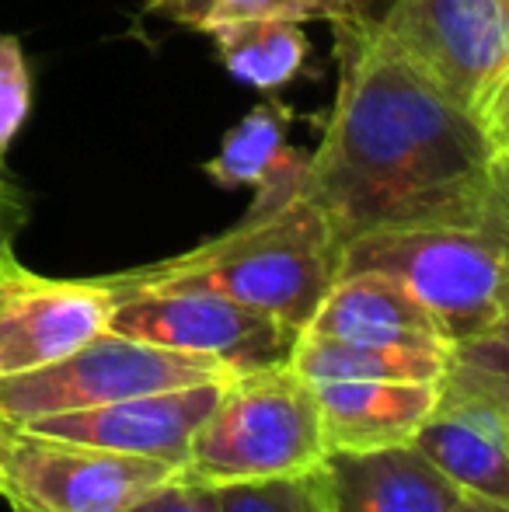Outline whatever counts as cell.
<instances>
[{"mask_svg": "<svg viewBox=\"0 0 509 512\" xmlns=\"http://www.w3.org/2000/svg\"><path fill=\"white\" fill-rule=\"evenodd\" d=\"M335 32L339 91L304 196L339 244L381 227H509V143L450 102L377 18Z\"/></svg>", "mask_w": 509, "mask_h": 512, "instance_id": "cell-1", "label": "cell"}, {"mask_svg": "<svg viewBox=\"0 0 509 512\" xmlns=\"http://www.w3.org/2000/svg\"><path fill=\"white\" fill-rule=\"evenodd\" d=\"M339 276V237L307 196L248 206L234 227L182 255L102 276L112 293L213 290L304 331Z\"/></svg>", "mask_w": 509, "mask_h": 512, "instance_id": "cell-2", "label": "cell"}, {"mask_svg": "<svg viewBox=\"0 0 509 512\" xmlns=\"http://www.w3.org/2000/svg\"><path fill=\"white\" fill-rule=\"evenodd\" d=\"M506 255L509 227H381L339 244V276L384 272L398 279L436 317L447 342H461L509 331Z\"/></svg>", "mask_w": 509, "mask_h": 512, "instance_id": "cell-3", "label": "cell"}, {"mask_svg": "<svg viewBox=\"0 0 509 512\" xmlns=\"http://www.w3.org/2000/svg\"><path fill=\"white\" fill-rule=\"evenodd\" d=\"M325 457L314 384L290 363L238 370L196 425L182 478L206 488L307 474Z\"/></svg>", "mask_w": 509, "mask_h": 512, "instance_id": "cell-4", "label": "cell"}, {"mask_svg": "<svg viewBox=\"0 0 509 512\" xmlns=\"http://www.w3.org/2000/svg\"><path fill=\"white\" fill-rule=\"evenodd\" d=\"M412 446L457 488L509 502V338L450 342L436 401Z\"/></svg>", "mask_w": 509, "mask_h": 512, "instance_id": "cell-5", "label": "cell"}, {"mask_svg": "<svg viewBox=\"0 0 509 512\" xmlns=\"http://www.w3.org/2000/svg\"><path fill=\"white\" fill-rule=\"evenodd\" d=\"M377 25L450 102L509 143V0H394Z\"/></svg>", "mask_w": 509, "mask_h": 512, "instance_id": "cell-6", "label": "cell"}, {"mask_svg": "<svg viewBox=\"0 0 509 512\" xmlns=\"http://www.w3.org/2000/svg\"><path fill=\"white\" fill-rule=\"evenodd\" d=\"M231 373L238 370L217 359L189 356L105 328L56 363L18 377H0V422L21 425L42 415L102 408L136 394L224 380Z\"/></svg>", "mask_w": 509, "mask_h": 512, "instance_id": "cell-7", "label": "cell"}, {"mask_svg": "<svg viewBox=\"0 0 509 512\" xmlns=\"http://www.w3.org/2000/svg\"><path fill=\"white\" fill-rule=\"evenodd\" d=\"M4 425V422H0ZM182 481V467L4 425L0 499L14 512H126Z\"/></svg>", "mask_w": 509, "mask_h": 512, "instance_id": "cell-8", "label": "cell"}, {"mask_svg": "<svg viewBox=\"0 0 509 512\" xmlns=\"http://www.w3.org/2000/svg\"><path fill=\"white\" fill-rule=\"evenodd\" d=\"M112 293V290H109ZM109 328L164 349L206 356L231 370L286 363L300 331L213 290L112 293Z\"/></svg>", "mask_w": 509, "mask_h": 512, "instance_id": "cell-9", "label": "cell"}, {"mask_svg": "<svg viewBox=\"0 0 509 512\" xmlns=\"http://www.w3.org/2000/svg\"><path fill=\"white\" fill-rule=\"evenodd\" d=\"M112 293L102 279H49L0 244V377L39 370L109 328Z\"/></svg>", "mask_w": 509, "mask_h": 512, "instance_id": "cell-10", "label": "cell"}, {"mask_svg": "<svg viewBox=\"0 0 509 512\" xmlns=\"http://www.w3.org/2000/svg\"><path fill=\"white\" fill-rule=\"evenodd\" d=\"M224 380L136 394V398L112 401V405L102 408L42 415L32 418V422H21L18 429L39 432V436L70 439V443L102 446V450L168 460V464L182 467L185 453H189L192 432L206 418V411L213 408Z\"/></svg>", "mask_w": 509, "mask_h": 512, "instance_id": "cell-11", "label": "cell"}, {"mask_svg": "<svg viewBox=\"0 0 509 512\" xmlns=\"http://www.w3.org/2000/svg\"><path fill=\"white\" fill-rule=\"evenodd\" d=\"M332 512H457L464 488L412 443L384 450H328L321 457Z\"/></svg>", "mask_w": 509, "mask_h": 512, "instance_id": "cell-12", "label": "cell"}, {"mask_svg": "<svg viewBox=\"0 0 509 512\" xmlns=\"http://www.w3.org/2000/svg\"><path fill=\"white\" fill-rule=\"evenodd\" d=\"M307 335L342 338L363 345H391L415 352H447L450 342L398 279L384 272H346L335 276L332 290L307 321Z\"/></svg>", "mask_w": 509, "mask_h": 512, "instance_id": "cell-13", "label": "cell"}, {"mask_svg": "<svg viewBox=\"0 0 509 512\" xmlns=\"http://www.w3.org/2000/svg\"><path fill=\"white\" fill-rule=\"evenodd\" d=\"M321 439L328 450L405 446L426 422L436 384L401 380H321L314 384Z\"/></svg>", "mask_w": 509, "mask_h": 512, "instance_id": "cell-14", "label": "cell"}, {"mask_svg": "<svg viewBox=\"0 0 509 512\" xmlns=\"http://www.w3.org/2000/svg\"><path fill=\"white\" fill-rule=\"evenodd\" d=\"M293 112L279 102H258L245 119L224 133L220 150L203 164L220 189H255L252 206H276L304 196L311 154L290 143Z\"/></svg>", "mask_w": 509, "mask_h": 512, "instance_id": "cell-15", "label": "cell"}, {"mask_svg": "<svg viewBox=\"0 0 509 512\" xmlns=\"http://www.w3.org/2000/svg\"><path fill=\"white\" fill-rule=\"evenodd\" d=\"M206 35L231 81L258 95H276L293 84L311 56L304 21L290 18H231L213 25Z\"/></svg>", "mask_w": 509, "mask_h": 512, "instance_id": "cell-16", "label": "cell"}, {"mask_svg": "<svg viewBox=\"0 0 509 512\" xmlns=\"http://www.w3.org/2000/svg\"><path fill=\"white\" fill-rule=\"evenodd\" d=\"M447 352L391 349V345L342 342V338L300 331L286 363L311 384L321 380H401V384H436Z\"/></svg>", "mask_w": 509, "mask_h": 512, "instance_id": "cell-17", "label": "cell"}, {"mask_svg": "<svg viewBox=\"0 0 509 512\" xmlns=\"http://www.w3.org/2000/svg\"><path fill=\"white\" fill-rule=\"evenodd\" d=\"M150 14L185 25L192 32H210L231 18H290L346 25L367 14V0H143Z\"/></svg>", "mask_w": 509, "mask_h": 512, "instance_id": "cell-18", "label": "cell"}, {"mask_svg": "<svg viewBox=\"0 0 509 512\" xmlns=\"http://www.w3.org/2000/svg\"><path fill=\"white\" fill-rule=\"evenodd\" d=\"M32 112V67L18 35L0 32V234L14 237L21 223V206L14 199L11 182L4 178V161L11 143Z\"/></svg>", "mask_w": 509, "mask_h": 512, "instance_id": "cell-19", "label": "cell"}, {"mask_svg": "<svg viewBox=\"0 0 509 512\" xmlns=\"http://www.w3.org/2000/svg\"><path fill=\"white\" fill-rule=\"evenodd\" d=\"M217 506L220 512H332L321 464L293 478L224 485L217 488Z\"/></svg>", "mask_w": 509, "mask_h": 512, "instance_id": "cell-20", "label": "cell"}, {"mask_svg": "<svg viewBox=\"0 0 509 512\" xmlns=\"http://www.w3.org/2000/svg\"><path fill=\"white\" fill-rule=\"evenodd\" d=\"M126 512H220V506H217V488H206L182 478L175 485L154 492L150 499L136 502Z\"/></svg>", "mask_w": 509, "mask_h": 512, "instance_id": "cell-21", "label": "cell"}, {"mask_svg": "<svg viewBox=\"0 0 509 512\" xmlns=\"http://www.w3.org/2000/svg\"><path fill=\"white\" fill-rule=\"evenodd\" d=\"M457 512H509V502H492V499H482V495L464 492V502L457 506Z\"/></svg>", "mask_w": 509, "mask_h": 512, "instance_id": "cell-22", "label": "cell"}, {"mask_svg": "<svg viewBox=\"0 0 509 512\" xmlns=\"http://www.w3.org/2000/svg\"><path fill=\"white\" fill-rule=\"evenodd\" d=\"M14 241V237H4V234H0V244H11Z\"/></svg>", "mask_w": 509, "mask_h": 512, "instance_id": "cell-23", "label": "cell"}, {"mask_svg": "<svg viewBox=\"0 0 509 512\" xmlns=\"http://www.w3.org/2000/svg\"><path fill=\"white\" fill-rule=\"evenodd\" d=\"M0 436H4V425H0Z\"/></svg>", "mask_w": 509, "mask_h": 512, "instance_id": "cell-24", "label": "cell"}]
</instances>
